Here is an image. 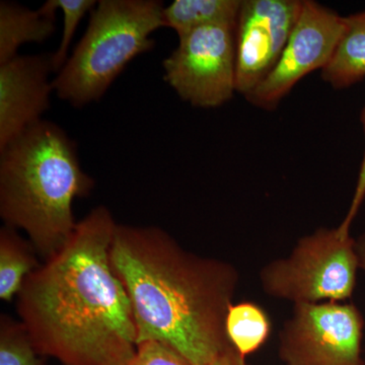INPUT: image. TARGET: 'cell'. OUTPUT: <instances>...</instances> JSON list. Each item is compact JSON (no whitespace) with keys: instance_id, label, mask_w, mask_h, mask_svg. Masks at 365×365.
I'll use <instances>...</instances> for the list:
<instances>
[{"instance_id":"obj_1","label":"cell","mask_w":365,"mask_h":365,"mask_svg":"<svg viewBox=\"0 0 365 365\" xmlns=\"http://www.w3.org/2000/svg\"><path fill=\"white\" fill-rule=\"evenodd\" d=\"M118 223L93 208L24 282L16 311L43 356L63 365H127L137 348L130 299L110 264Z\"/></svg>"},{"instance_id":"obj_2","label":"cell","mask_w":365,"mask_h":365,"mask_svg":"<svg viewBox=\"0 0 365 365\" xmlns=\"http://www.w3.org/2000/svg\"><path fill=\"white\" fill-rule=\"evenodd\" d=\"M109 256L130 299L137 344L158 341L193 365L232 347L225 325L239 283L234 265L187 251L158 227L117 225Z\"/></svg>"},{"instance_id":"obj_3","label":"cell","mask_w":365,"mask_h":365,"mask_svg":"<svg viewBox=\"0 0 365 365\" xmlns=\"http://www.w3.org/2000/svg\"><path fill=\"white\" fill-rule=\"evenodd\" d=\"M93 187L76 143L53 122L42 120L0 150V217L24 230L45 261L76 230L74 199Z\"/></svg>"},{"instance_id":"obj_4","label":"cell","mask_w":365,"mask_h":365,"mask_svg":"<svg viewBox=\"0 0 365 365\" xmlns=\"http://www.w3.org/2000/svg\"><path fill=\"white\" fill-rule=\"evenodd\" d=\"M163 1L101 0L83 38L53 79L57 97L76 108L98 102L139 55L155 46L165 26Z\"/></svg>"},{"instance_id":"obj_5","label":"cell","mask_w":365,"mask_h":365,"mask_svg":"<svg viewBox=\"0 0 365 365\" xmlns=\"http://www.w3.org/2000/svg\"><path fill=\"white\" fill-rule=\"evenodd\" d=\"M360 268L356 241L337 228H321L297 242L287 258L262 269L264 292L299 304L349 299Z\"/></svg>"},{"instance_id":"obj_6","label":"cell","mask_w":365,"mask_h":365,"mask_svg":"<svg viewBox=\"0 0 365 365\" xmlns=\"http://www.w3.org/2000/svg\"><path fill=\"white\" fill-rule=\"evenodd\" d=\"M163 66V78L182 100L205 109L225 104L237 91L235 26L185 34Z\"/></svg>"},{"instance_id":"obj_7","label":"cell","mask_w":365,"mask_h":365,"mask_svg":"<svg viewBox=\"0 0 365 365\" xmlns=\"http://www.w3.org/2000/svg\"><path fill=\"white\" fill-rule=\"evenodd\" d=\"M364 322L352 304H294L280 332L284 365H365L361 356Z\"/></svg>"},{"instance_id":"obj_8","label":"cell","mask_w":365,"mask_h":365,"mask_svg":"<svg viewBox=\"0 0 365 365\" xmlns=\"http://www.w3.org/2000/svg\"><path fill=\"white\" fill-rule=\"evenodd\" d=\"M346 20L318 2L302 1L294 30L277 64L267 78L246 96L251 104L274 110L304 76L323 71L332 58Z\"/></svg>"},{"instance_id":"obj_9","label":"cell","mask_w":365,"mask_h":365,"mask_svg":"<svg viewBox=\"0 0 365 365\" xmlns=\"http://www.w3.org/2000/svg\"><path fill=\"white\" fill-rule=\"evenodd\" d=\"M302 6L299 0H242L235 26L237 93L246 97L272 71Z\"/></svg>"},{"instance_id":"obj_10","label":"cell","mask_w":365,"mask_h":365,"mask_svg":"<svg viewBox=\"0 0 365 365\" xmlns=\"http://www.w3.org/2000/svg\"><path fill=\"white\" fill-rule=\"evenodd\" d=\"M52 53L18 55L0 66V150L42 121L50 107Z\"/></svg>"},{"instance_id":"obj_11","label":"cell","mask_w":365,"mask_h":365,"mask_svg":"<svg viewBox=\"0 0 365 365\" xmlns=\"http://www.w3.org/2000/svg\"><path fill=\"white\" fill-rule=\"evenodd\" d=\"M56 31V11L48 4L37 11L16 4L0 2V66L18 56L26 43H42Z\"/></svg>"},{"instance_id":"obj_12","label":"cell","mask_w":365,"mask_h":365,"mask_svg":"<svg viewBox=\"0 0 365 365\" xmlns=\"http://www.w3.org/2000/svg\"><path fill=\"white\" fill-rule=\"evenodd\" d=\"M345 30L322 78L335 88H349L365 78V11L345 18Z\"/></svg>"},{"instance_id":"obj_13","label":"cell","mask_w":365,"mask_h":365,"mask_svg":"<svg viewBox=\"0 0 365 365\" xmlns=\"http://www.w3.org/2000/svg\"><path fill=\"white\" fill-rule=\"evenodd\" d=\"M242 0H175L163 9L165 26L179 37L202 26H237Z\"/></svg>"},{"instance_id":"obj_14","label":"cell","mask_w":365,"mask_h":365,"mask_svg":"<svg viewBox=\"0 0 365 365\" xmlns=\"http://www.w3.org/2000/svg\"><path fill=\"white\" fill-rule=\"evenodd\" d=\"M37 252L13 227L0 230V299L11 302L29 275L40 267Z\"/></svg>"},{"instance_id":"obj_15","label":"cell","mask_w":365,"mask_h":365,"mask_svg":"<svg viewBox=\"0 0 365 365\" xmlns=\"http://www.w3.org/2000/svg\"><path fill=\"white\" fill-rule=\"evenodd\" d=\"M225 327L230 343L244 357L260 349L271 332L268 314L259 304L251 302L232 304Z\"/></svg>"},{"instance_id":"obj_16","label":"cell","mask_w":365,"mask_h":365,"mask_svg":"<svg viewBox=\"0 0 365 365\" xmlns=\"http://www.w3.org/2000/svg\"><path fill=\"white\" fill-rule=\"evenodd\" d=\"M44 357L36 347L25 325L1 314L0 365H45Z\"/></svg>"},{"instance_id":"obj_17","label":"cell","mask_w":365,"mask_h":365,"mask_svg":"<svg viewBox=\"0 0 365 365\" xmlns=\"http://www.w3.org/2000/svg\"><path fill=\"white\" fill-rule=\"evenodd\" d=\"M55 11H62L63 14V30L61 40L56 51L52 53V63L55 73L63 67L69 57V48L76 29L88 13L93 11L97 1L93 0H48L46 1Z\"/></svg>"},{"instance_id":"obj_18","label":"cell","mask_w":365,"mask_h":365,"mask_svg":"<svg viewBox=\"0 0 365 365\" xmlns=\"http://www.w3.org/2000/svg\"><path fill=\"white\" fill-rule=\"evenodd\" d=\"M127 365H193L170 346L148 340L137 344L133 359Z\"/></svg>"},{"instance_id":"obj_19","label":"cell","mask_w":365,"mask_h":365,"mask_svg":"<svg viewBox=\"0 0 365 365\" xmlns=\"http://www.w3.org/2000/svg\"><path fill=\"white\" fill-rule=\"evenodd\" d=\"M361 120L362 127H364V135H365V106L361 111ZM365 199V151L364 158H362L361 165H360L359 179H357L356 187H355L354 194H353V198L351 204H350L348 212L346 213V216L343 222H341L339 227H337L338 232L342 237H348L350 235V227H351L353 220L356 217L357 213L361 204L364 203Z\"/></svg>"},{"instance_id":"obj_20","label":"cell","mask_w":365,"mask_h":365,"mask_svg":"<svg viewBox=\"0 0 365 365\" xmlns=\"http://www.w3.org/2000/svg\"><path fill=\"white\" fill-rule=\"evenodd\" d=\"M210 365H250L247 362L246 357L242 356L234 346L222 353L215 362Z\"/></svg>"},{"instance_id":"obj_21","label":"cell","mask_w":365,"mask_h":365,"mask_svg":"<svg viewBox=\"0 0 365 365\" xmlns=\"http://www.w3.org/2000/svg\"><path fill=\"white\" fill-rule=\"evenodd\" d=\"M357 253H359L360 268L365 271V234L356 241Z\"/></svg>"}]
</instances>
